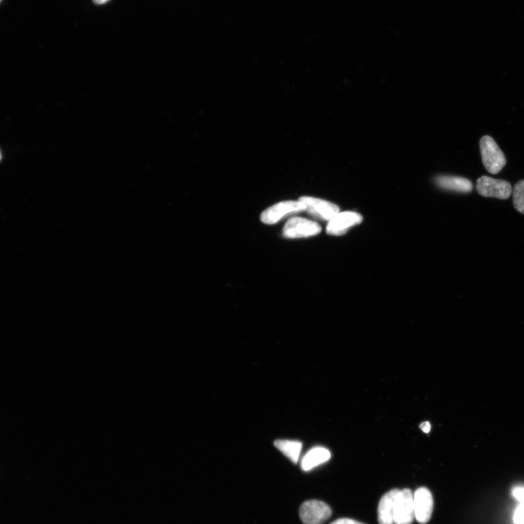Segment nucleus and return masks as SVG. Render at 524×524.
Masks as SVG:
<instances>
[{
  "mask_svg": "<svg viewBox=\"0 0 524 524\" xmlns=\"http://www.w3.org/2000/svg\"><path fill=\"white\" fill-rule=\"evenodd\" d=\"M331 524H364V523L351 519V518H340V519L336 520Z\"/></svg>",
  "mask_w": 524,
  "mask_h": 524,
  "instance_id": "17",
  "label": "nucleus"
},
{
  "mask_svg": "<svg viewBox=\"0 0 524 524\" xmlns=\"http://www.w3.org/2000/svg\"><path fill=\"white\" fill-rule=\"evenodd\" d=\"M513 495L524 506V489L516 488L513 491Z\"/></svg>",
  "mask_w": 524,
  "mask_h": 524,
  "instance_id": "16",
  "label": "nucleus"
},
{
  "mask_svg": "<svg viewBox=\"0 0 524 524\" xmlns=\"http://www.w3.org/2000/svg\"><path fill=\"white\" fill-rule=\"evenodd\" d=\"M276 448L294 463H297L302 449V443L297 441L278 440Z\"/></svg>",
  "mask_w": 524,
  "mask_h": 524,
  "instance_id": "13",
  "label": "nucleus"
},
{
  "mask_svg": "<svg viewBox=\"0 0 524 524\" xmlns=\"http://www.w3.org/2000/svg\"><path fill=\"white\" fill-rule=\"evenodd\" d=\"M513 206L524 215V180H520L513 190Z\"/></svg>",
  "mask_w": 524,
  "mask_h": 524,
  "instance_id": "14",
  "label": "nucleus"
},
{
  "mask_svg": "<svg viewBox=\"0 0 524 524\" xmlns=\"http://www.w3.org/2000/svg\"><path fill=\"white\" fill-rule=\"evenodd\" d=\"M434 498L429 490L421 488L414 494V508L416 520L422 524L428 523L434 511Z\"/></svg>",
  "mask_w": 524,
  "mask_h": 524,
  "instance_id": "9",
  "label": "nucleus"
},
{
  "mask_svg": "<svg viewBox=\"0 0 524 524\" xmlns=\"http://www.w3.org/2000/svg\"><path fill=\"white\" fill-rule=\"evenodd\" d=\"M435 182L440 188L462 193L471 192L473 188L470 180L462 177L441 176L436 178Z\"/></svg>",
  "mask_w": 524,
  "mask_h": 524,
  "instance_id": "11",
  "label": "nucleus"
},
{
  "mask_svg": "<svg viewBox=\"0 0 524 524\" xmlns=\"http://www.w3.org/2000/svg\"><path fill=\"white\" fill-rule=\"evenodd\" d=\"M306 206L300 201H286L270 206L264 210L261 221L267 224H274L283 218L305 211Z\"/></svg>",
  "mask_w": 524,
  "mask_h": 524,
  "instance_id": "2",
  "label": "nucleus"
},
{
  "mask_svg": "<svg viewBox=\"0 0 524 524\" xmlns=\"http://www.w3.org/2000/svg\"><path fill=\"white\" fill-rule=\"evenodd\" d=\"M332 515L328 504L319 500L304 502L300 509V516L304 524H323Z\"/></svg>",
  "mask_w": 524,
  "mask_h": 524,
  "instance_id": "5",
  "label": "nucleus"
},
{
  "mask_svg": "<svg viewBox=\"0 0 524 524\" xmlns=\"http://www.w3.org/2000/svg\"><path fill=\"white\" fill-rule=\"evenodd\" d=\"M420 429L422 430L423 432L428 434L430 432L431 426V424L429 422H423L420 425Z\"/></svg>",
  "mask_w": 524,
  "mask_h": 524,
  "instance_id": "18",
  "label": "nucleus"
},
{
  "mask_svg": "<svg viewBox=\"0 0 524 524\" xmlns=\"http://www.w3.org/2000/svg\"><path fill=\"white\" fill-rule=\"evenodd\" d=\"M415 518L414 494L410 489L399 490L395 503L394 523L411 524Z\"/></svg>",
  "mask_w": 524,
  "mask_h": 524,
  "instance_id": "7",
  "label": "nucleus"
},
{
  "mask_svg": "<svg viewBox=\"0 0 524 524\" xmlns=\"http://www.w3.org/2000/svg\"><path fill=\"white\" fill-rule=\"evenodd\" d=\"M398 492L399 490H393L386 493L381 498L378 506V522L379 524H394L395 503Z\"/></svg>",
  "mask_w": 524,
  "mask_h": 524,
  "instance_id": "10",
  "label": "nucleus"
},
{
  "mask_svg": "<svg viewBox=\"0 0 524 524\" xmlns=\"http://www.w3.org/2000/svg\"><path fill=\"white\" fill-rule=\"evenodd\" d=\"M514 522L516 524H524V506L521 504L517 509L514 514Z\"/></svg>",
  "mask_w": 524,
  "mask_h": 524,
  "instance_id": "15",
  "label": "nucleus"
},
{
  "mask_svg": "<svg viewBox=\"0 0 524 524\" xmlns=\"http://www.w3.org/2000/svg\"><path fill=\"white\" fill-rule=\"evenodd\" d=\"M309 215L325 222H329L340 213V208L335 203L317 198L303 196L300 199Z\"/></svg>",
  "mask_w": 524,
  "mask_h": 524,
  "instance_id": "6",
  "label": "nucleus"
},
{
  "mask_svg": "<svg viewBox=\"0 0 524 524\" xmlns=\"http://www.w3.org/2000/svg\"><path fill=\"white\" fill-rule=\"evenodd\" d=\"M1 159H2V155H1V152H0V161H1Z\"/></svg>",
  "mask_w": 524,
  "mask_h": 524,
  "instance_id": "20",
  "label": "nucleus"
},
{
  "mask_svg": "<svg viewBox=\"0 0 524 524\" xmlns=\"http://www.w3.org/2000/svg\"><path fill=\"white\" fill-rule=\"evenodd\" d=\"M480 150L483 164L490 173L497 174L506 165V156L490 135H484L481 139Z\"/></svg>",
  "mask_w": 524,
  "mask_h": 524,
  "instance_id": "1",
  "label": "nucleus"
},
{
  "mask_svg": "<svg viewBox=\"0 0 524 524\" xmlns=\"http://www.w3.org/2000/svg\"><path fill=\"white\" fill-rule=\"evenodd\" d=\"M476 190L483 197L509 199L513 193L511 184L507 182L483 176L477 181Z\"/></svg>",
  "mask_w": 524,
  "mask_h": 524,
  "instance_id": "3",
  "label": "nucleus"
},
{
  "mask_svg": "<svg viewBox=\"0 0 524 524\" xmlns=\"http://www.w3.org/2000/svg\"><path fill=\"white\" fill-rule=\"evenodd\" d=\"M110 1V0H93V2L98 5H103Z\"/></svg>",
  "mask_w": 524,
  "mask_h": 524,
  "instance_id": "19",
  "label": "nucleus"
},
{
  "mask_svg": "<svg viewBox=\"0 0 524 524\" xmlns=\"http://www.w3.org/2000/svg\"><path fill=\"white\" fill-rule=\"evenodd\" d=\"M321 231V227L316 222L301 217L289 220L283 229L284 238L295 239L317 236Z\"/></svg>",
  "mask_w": 524,
  "mask_h": 524,
  "instance_id": "4",
  "label": "nucleus"
},
{
  "mask_svg": "<svg viewBox=\"0 0 524 524\" xmlns=\"http://www.w3.org/2000/svg\"><path fill=\"white\" fill-rule=\"evenodd\" d=\"M331 458V452L323 448H316L309 451L302 460V469L309 471Z\"/></svg>",
  "mask_w": 524,
  "mask_h": 524,
  "instance_id": "12",
  "label": "nucleus"
},
{
  "mask_svg": "<svg viewBox=\"0 0 524 524\" xmlns=\"http://www.w3.org/2000/svg\"><path fill=\"white\" fill-rule=\"evenodd\" d=\"M362 222V216L356 212H340L328 222L326 231L328 235L341 236L344 235L349 229L361 224Z\"/></svg>",
  "mask_w": 524,
  "mask_h": 524,
  "instance_id": "8",
  "label": "nucleus"
},
{
  "mask_svg": "<svg viewBox=\"0 0 524 524\" xmlns=\"http://www.w3.org/2000/svg\"><path fill=\"white\" fill-rule=\"evenodd\" d=\"M0 1H1V0H0Z\"/></svg>",
  "mask_w": 524,
  "mask_h": 524,
  "instance_id": "21",
  "label": "nucleus"
}]
</instances>
